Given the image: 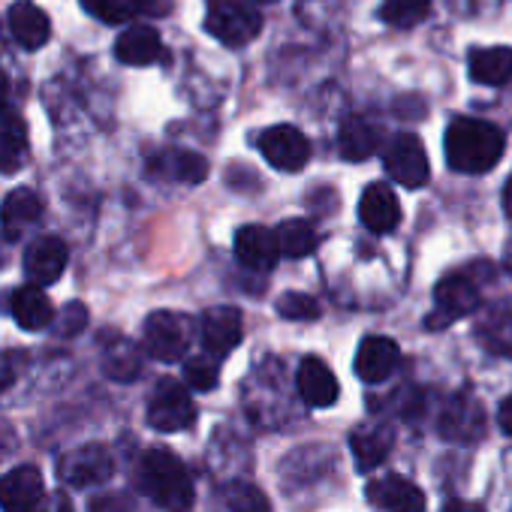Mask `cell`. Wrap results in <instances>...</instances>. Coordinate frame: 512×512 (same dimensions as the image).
Returning a JSON list of instances; mask_svg holds the SVG:
<instances>
[{
    "label": "cell",
    "instance_id": "6da1fadb",
    "mask_svg": "<svg viewBox=\"0 0 512 512\" xmlns=\"http://www.w3.org/2000/svg\"><path fill=\"white\" fill-rule=\"evenodd\" d=\"M503 133L479 118H455L446 130V163L461 175L491 172L503 157Z\"/></svg>",
    "mask_w": 512,
    "mask_h": 512
},
{
    "label": "cell",
    "instance_id": "7a4b0ae2",
    "mask_svg": "<svg viewBox=\"0 0 512 512\" xmlns=\"http://www.w3.org/2000/svg\"><path fill=\"white\" fill-rule=\"evenodd\" d=\"M139 482L142 491L166 512H190L193 506V479L184 467V461L166 449V446H151L142 455L139 464Z\"/></svg>",
    "mask_w": 512,
    "mask_h": 512
},
{
    "label": "cell",
    "instance_id": "3957f363",
    "mask_svg": "<svg viewBox=\"0 0 512 512\" xmlns=\"http://www.w3.org/2000/svg\"><path fill=\"white\" fill-rule=\"evenodd\" d=\"M205 31L217 43L229 49H241L260 37L263 16L253 4H244V0H211L208 16H205Z\"/></svg>",
    "mask_w": 512,
    "mask_h": 512
},
{
    "label": "cell",
    "instance_id": "277c9868",
    "mask_svg": "<svg viewBox=\"0 0 512 512\" xmlns=\"http://www.w3.org/2000/svg\"><path fill=\"white\" fill-rule=\"evenodd\" d=\"M145 353L157 362H178L190 347V320L172 311H154L142 329Z\"/></svg>",
    "mask_w": 512,
    "mask_h": 512
},
{
    "label": "cell",
    "instance_id": "5b68a950",
    "mask_svg": "<svg viewBox=\"0 0 512 512\" xmlns=\"http://www.w3.org/2000/svg\"><path fill=\"white\" fill-rule=\"evenodd\" d=\"M145 416H148V425L157 431H184L196 422V404L178 380L163 377L151 392Z\"/></svg>",
    "mask_w": 512,
    "mask_h": 512
},
{
    "label": "cell",
    "instance_id": "8992f818",
    "mask_svg": "<svg viewBox=\"0 0 512 512\" xmlns=\"http://www.w3.org/2000/svg\"><path fill=\"white\" fill-rule=\"evenodd\" d=\"M479 308V287L467 275H449L434 287V311L425 320L428 329H446L455 320Z\"/></svg>",
    "mask_w": 512,
    "mask_h": 512
},
{
    "label": "cell",
    "instance_id": "52a82bcc",
    "mask_svg": "<svg viewBox=\"0 0 512 512\" xmlns=\"http://www.w3.org/2000/svg\"><path fill=\"white\" fill-rule=\"evenodd\" d=\"M383 166H386V172H389L398 184H404V187H410V190L425 187L428 178H431L428 154H425V148H422V139L413 136V133H401V136H395V139L389 142V148H386V154H383Z\"/></svg>",
    "mask_w": 512,
    "mask_h": 512
},
{
    "label": "cell",
    "instance_id": "ba28073f",
    "mask_svg": "<svg viewBox=\"0 0 512 512\" xmlns=\"http://www.w3.org/2000/svg\"><path fill=\"white\" fill-rule=\"evenodd\" d=\"M260 151L263 157L281 169V172H302L311 160V142L308 136L293 127V124H278V127H269L263 136H260Z\"/></svg>",
    "mask_w": 512,
    "mask_h": 512
},
{
    "label": "cell",
    "instance_id": "9c48e42d",
    "mask_svg": "<svg viewBox=\"0 0 512 512\" xmlns=\"http://www.w3.org/2000/svg\"><path fill=\"white\" fill-rule=\"evenodd\" d=\"M284 256L278 232L269 226H241L235 232V260L250 272H272Z\"/></svg>",
    "mask_w": 512,
    "mask_h": 512
},
{
    "label": "cell",
    "instance_id": "30bf717a",
    "mask_svg": "<svg viewBox=\"0 0 512 512\" xmlns=\"http://www.w3.org/2000/svg\"><path fill=\"white\" fill-rule=\"evenodd\" d=\"M115 473V458L103 443H88L79 446L76 452L61 458V479L76 485V488H88V485H100Z\"/></svg>",
    "mask_w": 512,
    "mask_h": 512
},
{
    "label": "cell",
    "instance_id": "8fae6325",
    "mask_svg": "<svg viewBox=\"0 0 512 512\" xmlns=\"http://www.w3.org/2000/svg\"><path fill=\"white\" fill-rule=\"evenodd\" d=\"M43 503L46 485L34 464H22L0 479V509L4 512H37Z\"/></svg>",
    "mask_w": 512,
    "mask_h": 512
},
{
    "label": "cell",
    "instance_id": "7c38bea8",
    "mask_svg": "<svg viewBox=\"0 0 512 512\" xmlns=\"http://www.w3.org/2000/svg\"><path fill=\"white\" fill-rule=\"evenodd\" d=\"M67 260L70 250L58 235H40L25 250V275L31 278V284L52 287L55 281H61Z\"/></svg>",
    "mask_w": 512,
    "mask_h": 512
},
{
    "label": "cell",
    "instance_id": "4fadbf2b",
    "mask_svg": "<svg viewBox=\"0 0 512 512\" xmlns=\"http://www.w3.org/2000/svg\"><path fill=\"white\" fill-rule=\"evenodd\" d=\"M199 335H202V347L208 350V356L223 359V356L232 353V350L241 344V338H244L241 311H238V308H229V305H220V308L205 311L202 326H199Z\"/></svg>",
    "mask_w": 512,
    "mask_h": 512
},
{
    "label": "cell",
    "instance_id": "5bb4252c",
    "mask_svg": "<svg viewBox=\"0 0 512 512\" xmlns=\"http://www.w3.org/2000/svg\"><path fill=\"white\" fill-rule=\"evenodd\" d=\"M368 500L380 509V512H425V494L416 482L404 479V476H380L368 482Z\"/></svg>",
    "mask_w": 512,
    "mask_h": 512
},
{
    "label": "cell",
    "instance_id": "9a60e30c",
    "mask_svg": "<svg viewBox=\"0 0 512 512\" xmlns=\"http://www.w3.org/2000/svg\"><path fill=\"white\" fill-rule=\"evenodd\" d=\"M401 365V347L386 335H371L356 350V374L365 383H383Z\"/></svg>",
    "mask_w": 512,
    "mask_h": 512
},
{
    "label": "cell",
    "instance_id": "2e32d148",
    "mask_svg": "<svg viewBox=\"0 0 512 512\" xmlns=\"http://www.w3.org/2000/svg\"><path fill=\"white\" fill-rule=\"evenodd\" d=\"M440 434L446 440L473 443L485 434V413L473 395H455L440 416Z\"/></svg>",
    "mask_w": 512,
    "mask_h": 512
},
{
    "label": "cell",
    "instance_id": "e0dca14e",
    "mask_svg": "<svg viewBox=\"0 0 512 512\" xmlns=\"http://www.w3.org/2000/svg\"><path fill=\"white\" fill-rule=\"evenodd\" d=\"M359 220L365 223V229H371L374 235H386L401 223V202L395 196V190L383 181L368 184L362 199H359Z\"/></svg>",
    "mask_w": 512,
    "mask_h": 512
},
{
    "label": "cell",
    "instance_id": "ac0fdd59",
    "mask_svg": "<svg viewBox=\"0 0 512 512\" xmlns=\"http://www.w3.org/2000/svg\"><path fill=\"white\" fill-rule=\"evenodd\" d=\"M296 386H299V395L308 407H332L338 401V392H341L332 368L317 356L302 359V365L296 371Z\"/></svg>",
    "mask_w": 512,
    "mask_h": 512
},
{
    "label": "cell",
    "instance_id": "d6986e66",
    "mask_svg": "<svg viewBox=\"0 0 512 512\" xmlns=\"http://www.w3.org/2000/svg\"><path fill=\"white\" fill-rule=\"evenodd\" d=\"M40 214H43L40 196L31 187H16L4 199V205H0V226H4V235L10 241H16L40 220Z\"/></svg>",
    "mask_w": 512,
    "mask_h": 512
},
{
    "label": "cell",
    "instance_id": "ffe728a7",
    "mask_svg": "<svg viewBox=\"0 0 512 512\" xmlns=\"http://www.w3.org/2000/svg\"><path fill=\"white\" fill-rule=\"evenodd\" d=\"M392 443H395L392 428H386V425H359V428L350 434V449H353L356 467H359L362 473L377 470V467L389 458Z\"/></svg>",
    "mask_w": 512,
    "mask_h": 512
},
{
    "label": "cell",
    "instance_id": "44dd1931",
    "mask_svg": "<svg viewBox=\"0 0 512 512\" xmlns=\"http://www.w3.org/2000/svg\"><path fill=\"white\" fill-rule=\"evenodd\" d=\"M163 55V40L154 28L148 25H133L127 28L118 43H115V58L127 67H148L157 64Z\"/></svg>",
    "mask_w": 512,
    "mask_h": 512
},
{
    "label": "cell",
    "instance_id": "7402d4cb",
    "mask_svg": "<svg viewBox=\"0 0 512 512\" xmlns=\"http://www.w3.org/2000/svg\"><path fill=\"white\" fill-rule=\"evenodd\" d=\"M10 31L22 49H43L52 37V22L37 4L19 0V4H13V10H10Z\"/></svg>",
    "mask_w": 512,
    "mask_h": 512
},
{
    "label": "cell",
    "instance_id": "603a6c76",
    "mask_svg": "<svg viewBox=\"0 0 512 512\" xmlns=\"http://www.w3.org/2000/svg\"><path fill=\"white\" fill-rule=\"evenodd\" d=\"M470 79L476 85L500 88L512 82V46H491V49H473L467 61Z\"/></svg>",
    "mask_w": 512,
    "mask_h": 512
},
{
    "label": "cell",
    "instance_id": "cb8c5ba5",
    "mask_svg": "<svg viewBox=\"0 0 512 512\" xmlns=\"http://www.w3.org/2000/svg\"><path fill=\"white\" fill-rule=\"evenodd\" d=\"M13 317L25 332H40L55 323V308L49 296L43 293V287L31 284L13 293Z\"/></svg>",
    "mask_w": 512,
    "mask_h": 512
},
{
    "label": "cell",
    "instance_id": "d4e9b609",
    "mask_svg": "<svg viewBox=\"0 0 512 512\" xmlns=\"http://www.w3.org/2000/svg\"><path fill=\"white\" fill-rule=\"evenodd\" d=\"M31 142H28V127L22 118H4L0 121V172L10 175L19 172L28 163Z\"/></svg>",
    "mask_w": 512,
    "mask_h": 512
},
{
    "label": "cell",
    "instance_id": "484cf974",
    "mask_svg": "<svg viewBox=\"0 0 512 512\" xmlns=\"http://www.w3.org/2000/svg\"><path fill=\"white\" fill-rule=\"evenodd\" d=\"M338 151L350 163H362L377 151V130L365 118H347L338 130Z\"/></svg>",
    "mask_w": 512,
    "mask_h": 512
},
{
    "label": "cell",
    "instance_id": "4316f807",
    "mask_svg": "<svg viewBox=\"0 0 512 512\" xmlns=\"http://www.w3.org/2000/svg\"><path fill=\"white\" fill-rule=\"evenodd\" d=\"M476 335H479V341H482L491 353H497V356H512V302L494 305V308L485 314V320L479 323Z\"/></svg>",
    "mask_w": 512,
    "mask_h": 512
},
{
    "label": "cell",
    "instance_id": "83f0119b",
    "mask_svg": "<svg viewBox=\"0 0 512 512\" xmlns=\"http://www.w3.org/2000/svg\"><path fill=\"white\" fill-rule=\"evenodd\" d=\"M103 371L118 383H130L142 374V353L127 338H115L103 347Z\"/></svg>",
    "mask_w": 512,
    "mask_h": 512
},
{
    "label": "cell",
    "instance_id": "f1b7e54d",
    "mask_svg": "<svg viewBox=\"0 0 512 512\" xmlns=\"http://www.w3.org/2000/svg\"><path fill=\"white\" fill-rule=\"evenodd\" d=\"M278 241H281V250L284 256H290V260H305V256H311L317 250V229L311 220H302V217H290L284 220L278 229Z\"/></svg>",
    "mask_w": 512,
    "mask_h": 512
},
{
    "label": "cell",
    "instance_id": "f546056e",
    "mask_svg": "<svg viewBox=\"0 0 512 512\" xmlns=\"http://www.w3.org/2000/svg\"><path fill=\"white\" fill-rule=\"evenodd\" d=\"M160 169L181 184H199L208 178V160L193 151H169L160 157Z\"/></svg>",
    "mask_w": 512,
    "mask_h": 512
},
{
    "label": "cell",
    "instance_id": "4dcf8cb0",
    "mask_svg": "<svg viewBox=\"0 0 512 512\" xmlns=\"http://www.w3.org/2000/svg\"><path fill=\"white\" fill-rule=\"evenodd\" d=\"M220 512H272V506L256 485L235 479L220 494Z\"/></svg>",
    "mask_w": 512,
    "mask_h": 512
},
{
    "label": "cell",
    "instance_id": "1f68e13d",
    "mask_svg": "<svg viewBox=\"0 0 512 512\" xmlns=\"http://www.w3.org/2000/svg\"><path fill=\"white\" fill-rule=\"evenodd\" d=\"M82 7L106 25H124L139 13H145L151 7V0H82Z\"/></svg>",
    "mask_w": 512,
    "mask_h": 512
},
{
    "label": "cell",
    "instance_id": "d6a6232c",
    "mask_svg": "<svg viewBox=\"0 0 512 512\" xmlns=\"http://www.w3.org/2000/svg\"><path fill=\"white\" fill-rule=\"evenodd\" d=\"M428 13H431V0H383L380 7V19L398 31L416 28Z\"/></svg>",
    "mask_w": 512,
    "mask_h": 512
},
{
    "label": "cell",
    "instance_id": "836d02e7",
    "mask_svg": "<svg viewBox=\"0 0 512 512\" xmlns=\"http://www.w3.org/2000/svg\"><path fill=\"white\" fill-rule=\"evenodd\" d=\"M278 314L284 320H296V323H308L320 317V302L308 293H284L278 299Z\"/></svg>",
    "mask_w": 512,
    "mask_h": 512
},
{
    "label": "cell",
    "instance_id": "e575fe53",
    "mask_svg": "<svg viewBox=\"0 0 512 512\" xmlns=\"http://www.w3.org/2000/svg\"><path fill=\"white\" fill-rule=\"evenodd\" d=\"M220 380V368L214 359L208 356H196V359H187L184 365V383L196 392H211Z\"/></svg>",
    "mask_w": 512,
    "mask_h": 512
},
{
    "label": "cell",
    "instance_id": "d590c367",
    "mask_svg": "<svg viewBox=\"0 0 512 512\" xmlns=\"http://www.w3.org/2000/svg\"><path fill=\"white\" fill-rule=\"evenodd\" d=\"M85 326H88V308H85L82 302H70V305L64 308L61 320H58V332H61L64 338H73V335H79Z\"/></svg>",
    "mask_w": 512,
    "mask_h": 512
},
{
    "label": "cell",
    "instance_id": "8d00e7d4",
    "mask_svg": "<svg viewBox=\"0 0 512 512\" xmlns=\"http://www.w3.org/2000/svg\"><path fill=\"white\" fill-rule=\"evenodd\" d=\"M22 365H25V353H19V350H4V353H0V392H7L19 380Z\"/></svg>",
    "mask_w": 512,
    "mask_h": 512
},
{
    "label": "cell",
    "instance_id": "74e56055",
    "mask_svg": "<svg viewBox=\"0 0 512 512\" xmlns=\"http://www.w3.org/2000/svg\"><path fill=\"white\" fill-rule=\"evenodd\" d=\"M91 512H133V497L124 491H109L91 500Z\"/></svg>",
    "mask_w": 512,
    "mask_h": 512
},
{
    "label": "cell",
    "instance_id": "f35d334b",
    "mask_svg": "<svg viewBox=\"0 0 512 512\" xmlns=\"http://www.w3.org/2000/svg\"><path fill=\"white\" fill-rule=\"evenodd\" d=\"M497 422L503 428L506 437H512V395L500 401V410H497Z\"/></svg>",
    "mask_w": 512,
    "mask_h": 512
},
{
    "label": "cell",
    "instance_id": "ab89813d",
    "mask_svg": "<svg viewBox=\"0 0 512 512\" xmlns=\"http://www.w3.org/2000/svg\"><path fill=\"white\" fill-rule=\"evenodd\" d=\"M37 512H73V503H70V497L55 494V497H52V500H46Z\"/></svg>",
    "mask_w": 512,
    "mask_h": 512
},
{
    "label": "cell",
    "instance_id": "60d3db41",
    "mask_svg": "<svg viewBox=\"0 0 512 512\" xmlns=\"http://www.w3.org/2000/svg\"><path fill=\"white\" fill-rule=\"evenodd\" d=\"M7 106H10V82L4 73H0V115L7 112Z\"/></svg>",
    "mask_w": 512,
    "mask_h": 512
},
{
    "label": "cell",
    "instance_id": "b9f144b4",
    "mask_svg": "<svg viewBox=\"0 0 512 512\" xmlns=\"http://www.w3.org/2000/svg\"><path fill=\"white\" fill-rule=\"evenodd\" d=\"M503 211H506V217L512 220V178H509L506 187H503Z\"/></svg>",
    "mask_w": 512,
    "mask_h": 512
},
{
    "label": "cell",
    "instance_id": "7bdbcfd3",
    "mask_svg": "<svg viewBox=\"0 0 512 512\" xmlns=\"http://www.w3.org/2000/svg\"><path fill=\"white\" fill-rule=\"evenodd\" d=\"M443 512H485V509H479V506H470V503H449Z\"/></svg>",
    "mask_w": 512,
    "mask_h": 512
},
{
    "label": "cell",
    "instance_id": "ee69618b",
    "mask_svg": "<svg viewBox=\"0 0 512 512\" xmlns=\"http://www.w3.org/2000/svg\"><path fill=\"white\" fill-rule=\"evenodd\" d=\"M506 266H509V272H512V247L506 250Z\"/></svg>",
    "mask_w": 512,
    "mask_h": 512
},
{
    "label": "cell",
    "instance_id": "f6af8a7d",
    "mask_svg": "<svg viewBox=\"0 0 512 512\" xmlns=\"http://www.w3.org/2000/svg\"><path fill=\"white\" fill-rule=\"evenodd\" d=\"M250 4H275V0H250Z\"/></svg>",
    "mask_w": 512,
    "mask_h": 512
}]
</instances>
